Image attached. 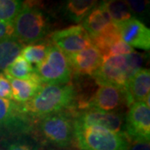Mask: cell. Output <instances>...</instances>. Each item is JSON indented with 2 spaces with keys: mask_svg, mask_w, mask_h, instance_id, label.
<instances>
[{
  "mask_svg": "<svg viewBox=\"0 0 150 150\" xmlns=\"http://www.w3.org/2000/svg\"><path fill=\"white\" fill-rule=\"evenodd\" d=\"M2 150H39V143L33 135H21L0 144Z\"/></svg>",
  "mask_w": 150,
  "mask_h": 150,
  "instance_id": "22",
  "label": "cell"
},
{
  "mask_svg": "<svg viewBox=\"0 0 150 150\" xmlns=\"http://www.w3.org/2000/svg\"><path fill=\"white\" fill-rule=\"evenodd\" d=\"M75 144L81 150H129L131 141L125 132L99 126L75 127Z\"/></svg>",
  "mask_w": 150,
  "mask_h": 150,
  "instance_id": "4",
  "label": "cell"
},
{
  "mask_svg": "<svg viewBox=\"0 0 150 150\" xmlns=\"http://www.w3.org/2000/svg\"><path fill=\"white\" fill-rule=\"evenodd\" d=\"M24 45L15 37L10 38L0 42V74L13 62L18 55H20Z\"/></svg>",
  "mask_w": 150,
  "mask_h": 150,
  "instance_id": "18",
  "label": "cell"
},
{
  "mask_svg": "<svg viewBox=\"0 0 150 150\" xmlns=\"http://www.w3.org/2000/svg\"><path fill=\"white\" fill-rule=\"evenodd\" d=\"M98 1L93 0H69L62 7L64 16L70 21L80 23L88 15Z\"/></svg>",
  "mask_w": 150,
  "mask_h": 150,
  "instance_id": "17",
  "label": "cell"
},
{
  "mask_svg": "<svg viewBox=\"0 0 150 150\" xmlns=\"http://www.w3.org/2000/svg\"><path fill=\"white\" fill-rule=\"evenodd\" d=\"M33 136L57 149H69L75 143L72 112H59L34 118Z\"/></svg>",
  "mask_w": 150,
  "mask_h": 150,
  "instance_id": "2",
  "label": "cell"
},
{
  "mask_svg": "<svg viewBox=\"0 0 150 150\" xmlns=\"http://www.w3.org/2000/svg\"><path fill=\"white\" fill-rule=\"evenodd\" d=\"M0 150H2V149H0Z\"/></svg>",
  "mask_w": 150,
  "mask_h": 150,
  "instance_id": "30",
  "label": "cell"
},
{
  "mask_svg": "<svg viewBox=\"0 0 150 150\" xmlns=\"http://www.w3.org/2000/svg\"><path fill=\"white\" fill-rule=\"evenodd\" d=\"M129 150H150V144L148 141L132 142Z\"/></svg>",
  "mask_w": 150,
  "mask_h": 150,
  "instance_id": "29",
  "label": "cell"
},
{
  "mask_svg": "<svg viewBox=\"0 0 150 150\" xmlns=\"http://www.w3.org/2000/svg\"><path fill=\"white\" fill-rule=\"evenodd\" d=\"M127 4L132 15H135L139 18H144L149 16V1H137V0H129L126 1Z\"/></svg>",
  "mask_w": 150,
  "mask_h": 150,
  "instance_id": "26",
  "label": "cell"
},
{
  "mask_svg": "<svg viewBox=\"0 0 150 150\" xmlns=\"http://www.w3.org/2000/svg\"><path fill=\"white\" fill-rule=\"evenodd\" d=\"M34 118L13 100L0 98V144L21 135H33Z\"/></svg>",
  "mask_w": 150,
  "mask_h": 150,
  "instance_id": "6",
  "label": "cell"
},
{
  "mask_svg": "<svg viewBox=\"0 0 150 150\" xmlns=\"http://www.w3.org/2000/svg\"><path fill=\"white\" fill-rule=\"evenodd\" d=\"M134 52V48L129 46V44L123 42L122 39L118 40V42L112 44L110 48L108 49L106 54L103 55V59H108L111 57L126 55V54H132Z\"/></svg>",
  "mask_w": 150,
  "mask_h": 150,
  "instance_id": "25",
  "label": "cell"
},
{
  "mask_svg": "<svg viewBox=\"0 0 150 150\" xmlns=\"http://www.w3.org/2000/svg\"><path fill=\"white\" fill-rule=\"evenodd\" d=\"M75 127L99 126L112 132H124V117L120 112H108L92 108L74 113Z\"/></svg>",
  "mask_w": 150,
  "mask_h": 150,
  "instance_id": "10",
  "label": "cell"
},
{
  "mask_svg": "<svg viewBox=\"0 0 150 150\" xmlns=\"http://www.w3.org/2000/svg\"><path fill=\"white\" fill-rule=\"evenodd\" d=\"M12 88V100L18 104H24L37 94L43 85L37 77L29 80H20L6 76Z\"/></svg>",
  "mask_w": 150,
  "mask_h": 150,
  "instance_id": "15",
  "label": "cell"
},
{
  "mask_svg": "<svg viewBox=\"0 0 150 150\" xmlns=\"http://www.w3.org/2000/svg\"><path fill=\"white\" fill-rule=\"evenodd\" d=\"M52 42L64 54H74L90 47L92 40L82 24L72 25L50 34Z\"/></svg>",
  "mask_w": 150,
  "mask_h": 150,
  "instance_id": "9",
  "label": "cell"
},
{
  "mask_svg": "<svg viewBox=\"0 0 150 150\" xmlns=\"http://www.w3.org/2000/svg\"><path fill=\"white\" fill-rule=\"evenodd\" d=\"M0 98L12 100V88L9 80L4 73L0 74Z\"/></svg>",
  "mask_w": 150,
  "mask_h": 150,
  "instance_id": "27",
  "label": "cell"
},
{
  "mask_svg": "<svg viewBox=\"0 0 150 150\" xmlns=\"http://www.w3.org/2000/svg\"><path fill=\"white\" fill-rule=\"evenodd\" d=\"M23 4L19 0H0V21L13 23Z\"/></svg>",
  "mask_w": 150,
  "mask_h": 150,
  "instance_id": "24",
  "label": "cell"
},
{
  "mask_svg": "<svg viewBox=\"0 0 150 150\" xmlns=\"http://www.w3.org/2000/svg\"><path fill=\"white\" fill-rule=\"evenodd\" d=\"M72 72L77 74L93 75L103 64V58L93 45L74 54H66Z\"/></svg>",
  "mask_w": 150,
  "mask_h": 150,
  "instance_id": "13",
  "label": "cell"
},
{
  "mask_svg": "<svg viewBox=\"0 0 150 150\" xmlns=\"http://www.w3.org/2000/svg\"><path fill=\"white\" fill-rule=\"evenodd\" d=\"M13 37H14L13 23L0 21V42Z\"/></svg>",
  "mask_w": 150,
  "mask_h": 150,
  "instance_id": "28",
  "label": "cell"
},
{
  "mask_svg": "<svg viewBox=\"0 0 150 150\" xmlns=\"http://www.w3.org/2000/svg\"><path fill=\"white\" fill-rule=\"evenodd\" d=\"M150 71L148 69H140L128 82L125 88L127 105L130 106L135 102L144 101L149 95Z\"/></svg>",
  "mask_w": 150,
  "mask_h": 150,
  "instance_id": "14",
  "label": "cell"
},
{
  "mask_svg": "<svg viewBox=\"0 0 150 150\" xmlns=\"http://www.w3.org/2000/svg\"><path fill=\"white\" fill-rule=\"evenodd\" d=\"M116 25L123 42L132 48L149 50L150 30L143 22L133 17Z\"/></svg>",
  "mask_w": 150,
  "mask_h": 150,
  "instance_id": "12",
  "label": "cell"
},
{
  "mask_svg": "<svg viewBox=\"0 0 150 150\" xmlns=\"http://www.w3.org/2000/svg\"><path fill=\"white\" fill-rule=\"evenodd\" d=\"M124 103L127 104L125 90L115 86L103 85L86 103L83 109L92 108L103 112H119L118 110Z\"/></svg>",
  "mask_w": 150,
  "mask_h": 150,
  "instance_id": "11",
  "label": "cell"
},
{
  "mask_svg": "<svg viewBox=\"0 0 150 150\" xmlns=\"http://www.w3.org/2000/svg\"><path fill=\"white\" fill-rule=\"evenodd\" d=\"M124 132L132 142L150 139V108L144 101L129 106L124 118Z\"/></svg>",
  "mask_w": 150,
  "mask_h": 150,
  "instance_id": "8",
  "label": "cell"
},
{
  "mask_svg": "<svg viewBox=\"0 0 150 150\" xmlns=\"http://www.w3.org/2000/svg\"><path fill=\"white\" fill-rule=\"evenodd\" d=\"M122 39L118 32V27L115 23H110L106 28H104L102 32L97 34L96 36L91 38L92 44L98 48V50L103 55L106 54L108 49L112 46V44Z\"/></svg>",
  "mask_w": 150,
  "mask_h": 150,
  "instance_id": "19",
  "label": "cell"
},
{
  "mask_svg": "<svg viewBox=\"0 0 150 150\" xmlns=\"http://www.w3.org/2000/svg\"><path fill=\"white\" fill-rule=\"evenodd\" d=\"M4 74L6 76L20 80H29L38 77L32 64L27 62L21 55H18L13 60V62L4 70Z\"/></svg>",
  "mask_w": 150,
  "mask_h": 150,
  "instance_id": "20",
  "label": "cell"
},
{
  "mask_svg": "<svg viewBox=\"0 0 150 150\" xmlns=\"http://www.w3.org/2000/svg\"><path fill=\"white\" fill-rule=\"evenodd\" d=\"M75 87L68 84H43L30 101L20 104L22 110L33 118L59 112H71L78 104Z\"/></svg>",
  "mask_w": 150,
  "mask_h": 150,
  "instance_id": "1",
  "label": "cell"
},
{
  "mask_svg": "<svg viewBox=\"0 0 150 150\" xmlns=\"http://www.w3.org/2000/svg\"><path fill=\"white\" fill-rule=\"evenodd\" d=\"M13 25L14 37L23 45L42 40L50 29V23L44 12L38 6L27 2H24Z\"/></svg>",
  "mask_w": 150,
  "mask_h": 150,
  "instance_id": "5",
  "label": "cell"
},
{
  "mask_svg": "<svg viewBox=\"0 0 150 150\" xmlns=\"http://www.w3.org/2000/svg\"><path fill=\"white\" fill-rule=\"evenodd\" d=\"M34 69L43 84H68L73 75L66 54L54 44H50L45 59Z\"/></svg>",
  "mask_w": 150,
  "mask_h": 150,
  "instance_id": "7",
  "label": "cell"
},
{
  "mask_svg": "<svg viewBox=\"0 0 150 150\" xmlns=\"http://www.w3.org/2000/svg\"><path fill=\"white\" fill-rule=\"evenodd\" d=\"M144 63L143 54L134 53L126 55L103 59L100 68L93 75L98 84L112 85L125 90L131 77Z\"/></svg>",
  "mask_w": 150,
  "mask_h": 150,
  "instance_id": "3",
  "label": "cell"
},
{
  "mask_svg": "<svg viewBox=\"0 0 150 150\" xmlns=\"http://www.w3.org/2000/svg\"><path fill=\"white\" fill-rule=\"evenodd\" d=\"M103 4L109 13L112 22L115 24L133 18L126 1H103Z\"/></svg>",
  "mask_w": 150,
  "mask_h": 150,
  "instance_id": "21",
  "label": "cell"
},
{
  "mask_svg": "<svg viewBox=\"0 0 150 150\" xmlns=\"http://www.w3.org/2000/svg\"><path fill=\"white\" fill-rule=\"evenodd\" d=\"M112 19L103 2L98 4L88 15L83 20L82 26L84 28L90 38L96 36L112 23Z\"/></svg>",
  "mask_w": 150,
  "mask_h": 150,
  "instance_id": "16",
  "label": "cell"
},
{
  "mask_svg": "<svg viewBox=\"0 0 150 150\" xmlns=\"http://www.w3.org/2000/svg\"><path fill=\"white\" fill-rule=\"evenodd\" d=\"M50 44L46 43H38L28 44L22 49L20 55L30 64L35 66L40 64L45 59L48 52Z\"/></svg>",
  "mask_w": 150,
  "mask_h": 150,
  "instance_id": "23",
  "label": "cell"
}]
</instances>
